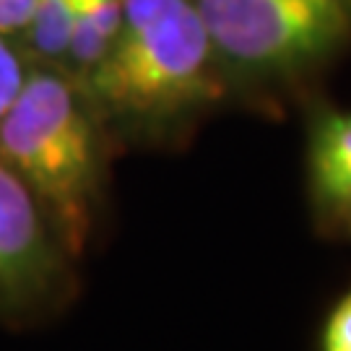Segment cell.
<instances>
[{"label":"cell","mask_w":351,"mask_h":351,"mask_svg":"<svg viewBox=\"0 0 351 351\" xmlns=\"http://www.w3.org/2000/svg\"><path fill=\"white\" fill-rule=\"evenodd\" d=\"M320 351H351V287L328 310L320 330Z\"/></svg>","instance_id":"9c48e42d"},{"label":"cell","mask_w":351,"mask_h":351,"mask_svg":"<svg viewBox=\"0 0 351 351\" xmlns=\"http://www.w3.org/2000/svg\"><path fill=\"white\" fill-rule=\"evenodd\" d=\"M29 71L24 50L11 42V37H0V117L19 97Z\"/></svg>","instance_id":"ba28073f"},{"label":"cell","mask_w":351,"mask_h":351,"mask_svg":"<svg viewBox=\"0 0 351 351\" xmlns=\"http://www.w3.org/2000/svg\"><path fill=\"white\" fill-rule=\"evenodd\" d=\"M84 0H39L26 29L19 34L21 50L26 58L37 63L60 65L63 68L71 39L75 32V21Z\"/></svg>","instance_id":"52a82bcc"},{"label":"cell","mask_w":351,"mask_h":351,"mask_svg":"<svg viewBox=\"0 0 351 351\" xmlns=\"http://www.w3.org/2000/svg\"><path fill=\"white\" fill-rule=\"evenodd\" d=\"M307 185L315 211L328 224L351 229V112L326 110L307 141Z\"/></svg>","instance_id":"5b68a950"},{"label":"cell","mask_w":351,"mask_h":351,"mask_svg":"<svg viewBox=\"0 0 351 351\" xmlns=\"http://www.w3.org/2000/svg\"><path fill=\"white\" fill-rule=\"evenodd\" d=\"M195 0H125L110 52L81 84L101 125L164 138L224 94Z\"/></svg>","instance_id":"6da1fadb"},{"label":"cell","mask_w":351,"mask_h":351,"mask_svg":"<svg viewBox=\"0 0 351 351\" xmlns=\"http://www.w3.org/2000/svg\"><path fill=\"white\" fill-rule=\"evenodd\" d=\"M216 60L245 78H291L351 39V0H195Z\"/></svg>","instance_id":"3957f363"},{"label":"cell","mask_w":351,"mask_h":351,"mask_svg":"<svg viewBox=\"0 0 351 351\" xmlns=\"http://www.w3.org/2000/svg\"><path fill=\"white\" fill-rule=\"evenodd\" d=\"M123 8H125V0H84L81 3L73 39H71L65 63L60 68L78 86L86 81L91 71L104 60V55L112 47L120 24H123Z\"/></svg>","instance_id":"8992f818"},{"label":"cell","mask_w":351,"mask_h":351,"mask_svg":"<svg viewBox=\"0 0 351 351\" xmlns=\"http://www.w3.org/2000/svg\"><path fill=\"white\" fill-rule=\"evenodd\" d=\"M73 258L19 175L0 159V320L37 323L75 297Z\"/></svg>","instance_id":"277c9868"},{"label":"cell","mask_w":351,"mask_h":351,"mask_svg":"<svg viewBox=\"0 0 351 351\" xmlns=\"http://www.w3.org/2000/svg\"><path fill=\"white\" fill-rule=\"evenodd\" d=\"M0 159L34 195L63 250L78 261L104 203V125L60 68H32L0 117Z\"/></svg>","instance_id":"7a4b0ae2"},{"label":"cell","mask_w":351,"mask_h":351,"mask_svg":"<svg viewBox=\"0 0 351 351\" xmlns=\"http://www.w3.org/2000/svg\"><path fill=\"white\" fill-rule=\"evenodd\" d=\"M39 0H0V37H19Z\"/></svg>","instance_id":"30bf717a"}]
</instances>
